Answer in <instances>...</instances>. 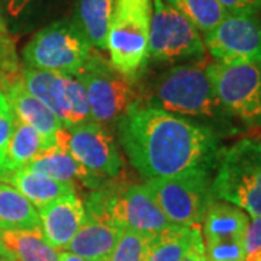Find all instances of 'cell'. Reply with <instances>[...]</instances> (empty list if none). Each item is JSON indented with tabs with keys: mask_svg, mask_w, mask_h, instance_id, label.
<instances>
[{
	"mask_svg": "<svg viewBox=\"0 0 261 261\" xmlns=\"http://www.w3.org/2000/svg\"><path fill=\"white\" fill-rule=\"evenodd\" d=\"M116 126L122 148L145 180L214 167L218 140L190 119L135 100Z\"/></svg>",
	"mask_w": 261,
	"mask_h": 261,
	"instance_id": "6da1fadb",
	"label": "cell"
},
{
	"mask_svg": "<svg viewBox=\"0 0 261 261\" xmlns=\"http://www.w3.org/2000/svg\"><path fill=\"white\" fill-rule=\"evenodd\" d=\"M207 64L205 60H199L161 73L144 103L186 119L218 118L226 111L215 93Z\"/></svg>",
	"mask_w": 261,
	"mask_h": 261,
	"instance_id": "7a4b0ae2",
	"label": "cell"
},
{
	"mask_svg": "<svg viewBox=\"0 0 261 261\" xmlns=\"http://www.w3.org/2000/svg\"><path fill=\"white\" fill-rule=\"evenodd\" d=\"M151 0H115L106 51L116 71L134 82L148 63Z\"/></svg>",
	"mask_w": 261,
	"mask_h": 261,
	"instance_id": "3957f363",
	"label": "cell"
},
{
	"mask_svg": "<svg viewBox=\"0 0 261 261\" xmlns=\"http://www.w3.org/2000/svg\"><path fill=\"white\" fill-rule=\"evenodd\" d=\"M215 200L261 216V140L244 138L225 151L212 178Z\"/></svg>",
	"mask_w": 261,
	"mask_h": 261,
	"instance_id": "277c9868",
	"label": "cell"
},
{
	"mask_svg": "<svg viewBox=\"0 0 261 261\" xmlns=\"http://www.w3.org/2000/svg\"><path fill=\"white\" fill-rule=\"evenodd\" d=\"M94 48L73 20H58L38 31L22 51L29 68L77 77Z\"/></svg>",
	"mask_w": 261,
	"mask_h": 261,
	"instance_id": "5b68a950",
	"label": "cell"
},
{
	"mask_svg": "<svg viewBox=\"0 0 261 261\" xmlns=\"http://www.w3.org/2000/svg\"><path fill=\"white\" fill-rule=\"evenodd\" d=\"M145 185L168 222L178 226H202L206 211L215 200L211 170L151 178Z\"/></svg>",
	"mask_w": 261,
	"mask_h": 261,
	"instance_id": "8992f818",
	"label": "cell"
},
{
	"mask_svg": "<svg viewBox=\"0 0 261 261\" xmlns=\"http://www.w3.org/2000/svg\"><path fill=\"white\" fill-rule=\"evenodd\" d=\"M83 203L103 209L123 229L149 237H154L173 225L160 209L147 185H128L121 189L103 186L90 193Z\"/></svg>",
	"mask_w": 261,
	"mask_h": 261,
	"instance_id": "52a82bcc",
	"label": "cell"
},
{
	"mask_svg": "<svg viewBox=\"0 0 261 261\" xmlns=\"http://www.w3.org/2000/svg\"><path fill=\"white\" fill-rule=\"evenodd\" d=\"M207 75L226 112L261 126V63H209Z\"/></svg>",
	"mask_w": 261,
	"mask_h": 261,
	"instance_id": "ba28073f",
	"label": "cell"
},
{
	"mask_svg": "<svg viewBox=\"0 0 261 261\" xmlns=\"http://www.w3.org/2000/svg\"><path fill=\"white\" fill-rule=\"evenodd\" d=\"M77 79L86 89L92 121L103 126L116 123L137 100L132 82L99 54H92Z\"/></svg>",
	"mask_w": 261,
	"mask_h": 261,
	"instance_id": "9c48e42d",
	"label": "cell"
},
{
	"mask_svg": "<svg viewBox=\"0 0 261 261\" xmlns=\"http://www.w3.org/2000/svg\"><path fill=\"white\" fill-rule=\"evenodd\" d=\"M20 80L29 93L56 113L65 129L92 121L86 89L77 77L25 67Z\"/></svg>",
	"mask_w": 261,
	"mask_h": 261,
	"instance_id": "30bf717a",
	"label": "cell"
},
{
	"mask_svg": "<svg viewBox=\"0 0 261 261\" xmlns=\"http://www.w3.org/2000/svg\"><path fill=\"white\" fill-rule=\"evenodd\" d=\"M205 44L199 31L166 0H154L149 29L148 56L154 61L173 63L202 58Z\"/></svg>",
	"mask_w": 261,
	"mask_h": 261,
	"instance_id": "8fae6325",
	"label": "cell"
},
{
	"mask_svg": "<svg viewBox=\"0 0 261 261\" xmlns=\"http://www.w3.org/2000/svg\"><path fill=\"white\" fill-rule=\"evenodd\" d=\"M57 145L65 147L87 171L105 181L121 174L123 163L118 145L108 129L97 122L63 129Z\"/></svg>",
	"mask_w": 261,
	"mask_h": 261,
	"instance_id": "7c38bea8",
	"label": "cell"
},
{
	"mask_svg": "<svg viewBox=\"0 0 261 261\" xmlns=\"http://www.w3.org/2000/svg\"><path fill=\"white\" fill-rule=\"evenodd\" d=\"M203 44L218 63H261V22L255 15H229Z\"/></svg>",
	"mask_w": 261,
	"mask_h": 261,
	"instance_id": "4fadbf2b",
	"label": "cell"
},
{
	"mask_svg": "<svg viewBox=\"0 0 261 261\" xmlns=\"http://www.w3.org/2000/svg\"><path fill=\"white\" fill-rule=\"evenodd\" d=\"M248 216L240 207L214 200L203 218V243L207 261H244V235Z\"/></svg>",
	"mask_w": 261,
	"mask_h": 261,
	"instance_id": "5bb4252c",
	"label": "cell"
},
{
	"mask_svg": "<svg viewBox=\"0 0 261 261\" xmlns=\"http://www.w3.org/2000/svg\"><path fill=\"white\" fill-rule=\"evenodd\" d=\"M86 221L67 251L86 261H109L123 228L103 209L84 206Z\"/></svg>",
	"mask_w": 261,
	"mask_h": 261,
	"instance_id": "9a60e30c",
	"label": "cell"
},
{
	"mask_svg": "<svg viewBox=\"0 0 261 261\" xmlns=\"http://www.w3.org/2000/svg\"><path fill=\"white\" fill-rule=\"evenodd\" d=\"M0 89L6 94L12 111L19 121L34 128L51 147H56L60 134L65 128L56 113L29 93L20 80V75L2 77Z\"/></svg>",
	"mask_w": 261,
	"mask_h": 261,
	"instance_id": "2e32d148",
	"label": "cell"
},
{
	"mask_svg": "<svg viewBox=\"0 0 261 261\" xmlns=\"http://www.w3.org/2000/svg\"><path fill=\"white\" fill-rule=\"evenodd\" d=\"M38 215L39 228L47 243L56 251H64L86 221V207L74 192L44 206Z\"/></svg>",
	"mask_w": 261,
	"mask_h": 261,
	"instance_id": "e0dca14e",
	"label": "cell"
},
{
	"mask_svg": "<svg viewBox=\"0 0 261 261\" xmlns=\"http://www.w3.org/2000/svg\"><path fill=\"white\" fill-rule=\"evenodd\" d=\"M25 168L32 173H37L61 183H67L71 186L80 183L82 186L90 187L93 190L106 186L108 183L102 178L96 177L90 171H87L74 159V155L63 145H56L42 151Z\"/></svg>",
	"mask_w": 261,
	"mask_h": 261,
	"instance_id": "ac0fdd59",
	"label": "cell"
},
{
	"mask_svg": "<svg viewBox=\"0 0 261 261\" xmlns=\"http://www.w3.org/2000/svg\"><path fill=\"white\" fill-rule=\"evenodd\" d=\"M3 181L18 189L37 211L53 203L60 197H64L75 192L74 186L71 185L61 183V181H57V180L41 176L37 173H32L27 168H20L16 171L8 173Z\"/></svg>",
	"mask_w": 261,
	"mask_h": 261,
	"instance_id": "d6986e66",
	"label": "cell"
},
{
	"mask_svg": "<svg viewBox=\"0 0 261 261\" xmlns=\"http://www.w3.org/2000/svg\"><path fill=\"white\" fill-rule=\"evenodd\" d=\"M115 0H77L73 22L89 44L106 51V37Z\"/></svg>",
	"mask_w": 261,
	"mask_h": 261,
	"instance_id": "ffe728a7",
	"label": "cell"
},
{
	"mask_svg": "<svg viewBox=\"0 0 261 261\" xmlns=\"http://www.w3.org/2000/svg\"><path fill=\"white\" fill-rule=\"evenodd\" d=\"M41 229L38 211L18 189L0 180V231Z\"/></svg>",
	"mask_w": 261,
	"mask_h": 261,
	"instance_id": "44dd1931",
	"label": "cell"
},
{
	"mask_svg": "<svg viewBox=\"0 0 261 261\" xmlns=\"http://www.w3.org/2000/svg\"><path fill=\"white\" fill-rule=\"evenodd\" d=\"M48 148H51V145L37 130L22 121H19L15 116V126L10 137L5 166H3L5 177L8 173L27 167L32 160Z\"/></svg>",
	"mask_w": 261,
	"mask_h": 261,
	"instance_id": "7402d4cb",
	"label": "cell"
},
{
	"mask_svg": "<svg viewBox=\"0 0 261 261\" xmlns=\"http://www.w3.org/2000/svg\"><path fill=\"white\" fill-rule=\"evenodd\" d=\"M202 226L170 225L151 238L144 261H181Z\"/></svg>",
	"mask_w": 261,
	"mask_h": 261,
	"instance_id": "603a6c76",
	"label": "cell"
},
{
	"mask_svg": "<svg viewBox=\"0 0 261 261\" xmlns=\"http://www.w3.org/2000/svg\"><path fill=\"white\" fill-rule=\"evenodd\" d=\"M2 240L15 261H58L56 251L41 229L2 231Z\"/></svg>",
	"mask_w": 261,
	"mask_h": 261,
	"instance_id": "cb8c5ba5",
	"label": "cell"
},
{
	"mask_svg": "<svg viewBox=\"0 0 261 261\" xmlns=\"http://www.w3.org/2000/svg\"><path fill=\"white\" fill-rule=\"evenodd\" d=\"M199 32L207 34L231 13L218 0H166Z\"/></svg>",
	"mask_w": 261,
	"mask_h": 261,
	"instance_id": "d4e9b609",
	"label": "cell"
},
{
	"mask_svg": "<svg viewBox=\"0 0 261 261\" xmlns=\"http://www.w3.org/2000/svg\"><path fill=\"white\" fill-rule=\"evenodd\" d=\"M152 237L123 229L109 261H144Z\"/></svg>",
	"mask_w": 261,
	"mask_h": 261,
	"instance_id": "484cf974",
	"label": "cell"
},
{
	"mask_svg": "<svg viewBox=\"0 0 261 261\" xmlns=\"http://www.w3.org/2000/svg\"><path fill=\"white\" fill-rule=\"evenodd\" d=\"M13 126H15V113L12 111V106L5 92L0 89V170L2 171L5 166V159H6ZM3 178H5V171H3Z\"/></svg>",
	"mask_w": 261,
	"mask_h": 261,
	"instance_id": "4316f807",
	"label": "cell"
},
{
	"mask_svg": "<svg viewBox=\"0 0 261 261\" xmlns=\"http://www.w3.org/2000/svg\"><path fill=\"white\" fill-rule=\"evenodd\" d=\"M19 60L15 47V39L8 32H0V79L16 75Z\"/></svg>",
	"mask_w": 261,
	"mask_h": 261,
	"instance_id": "83f0119b",
	"label": "cell"
},
{
	"mask_svg": "<svg viewBox=\"0 0 261 261\" xmlns=\"http://www.w3.org/2000/svg\"><path fill=\"white\" fill-rule=\"evenodd\" d=\"M243 248L244 261H261V216L248 221Z\"/></svg>",
	"mask_w": 261,
	"mask_h": 261,
	"instance_id": "f1b7e54d",
	"label": "cell"
},
{
	"mask_svg": "<svg viewBox=\"0 0 261 261\" xmlns=\"http://www.w3.org/2000/svg\"><path fill=\"white\" fill-rule=\"evenodd\" d=\"M231 15H255L261 12V0H218Z\"/></svg>",
	"mask_w": 261,
	"mask_h": 261,
	"instance_id": "f546056e",
	"label": "cell"
},
{
	"mask_svg": "<svg viewBox=\"0 0 261 261\" xmlns=\"http://www.w3.org/2000/svg\"><path fill=\"white\" fill-rule=\"evenodd\" d=\"M181 261H207L205 252V243H203V235L199 233L192 244L190 250L186 252Z\"/></svg>",
	"mask_w": 261,
	"mask_h": 261,
	"instance_id": "4dcf8cb0",
	"label": "cell"
},
{
	"mask_svg": "<svg viewBox=\"0 0 261 261\" xmlns=\"http://www.w3.org/2000/svg\"><path fill=\"white\" fill-rule=\"evenodd\" d=\"M31 2L32 0H0V3L5 6L6 12L13 18L19 16L23 10L27 9V6Z\"/></svg>",
	"mask_w": 261,
	"mask_h": 261,
	"instance_id": "1f68e13d",
	"label": "cell"
},
{
	"mask_svg": "<svg viewBox=\"0 0 261 261\" xmlns=\"http://www.w3.org/2000/svg\"><path fill=\"white\" fill-rule=\"evenodd\" d=\"M58 261H86L83 260L82 257H79V255H75L73 252L67 251H58Z\"/></svg>",
	"mask_w": 261,
	"mask_h": 261,
	"instance_id": "d6a6232c",
	"label": "cell"
},
{
	"mask_svg": "<svg viewBox=\"0 0 261 261\" xmlns=\"http://www.w3.org/2000/svg\"><path fill=\"white\" fill-rule=\"evenodd\" d=\"M0 257H12L9 254V251L6 250L5 244H3V240H2V231H0Z\"/></svg>",
	"mask_w": 261,
	"mask_h": 261,
	"instance_id": "836d02e7",
	"label": "cell"
},
{
	"mask_svg": "<svg viewBox=\"0 0 261 261\" xmlns=\"http://www.w3.org/2000/svg\"><path fill=\"white\" fill-rule=\"evenodd\" d=\"M0 32H8V25H6V20L3 18V12H2V3H0Z\"/></svg>",
	"mask_w": 261,
	"mask_h": 261,
	"instance_id": "e575fe53",
	"label": "cell"
},
{
	"mask_svg": "<svg viewBox=\"0 0 261 261\" xmlns=\"http://www.w3.org/2000/svg\"><path fill=\"white\" fill-rule=\"evenodd\" d=\"M0 261H15L13 257H0Z\"/></svg>",
	"mask_w": 261,
	"mask_h": 261,
	"instance_id": "d590c367",
	"label": "cell"
},
{
	"mask_svg": "<svg viewBox=\"0 0 261 261\" xmlns=\"http://www.w3.org/2000/svg\"><path fill=\"white\" fill-rule=\"evenodd\" d=\"M0 180L3 181V171H2V170H0Z\"/></svg>",
	"mask_w": 261,
	"mask_h": 261,
	"instance_id": "8d00e7d4",
	"label": "cell"
}]
</instances>
